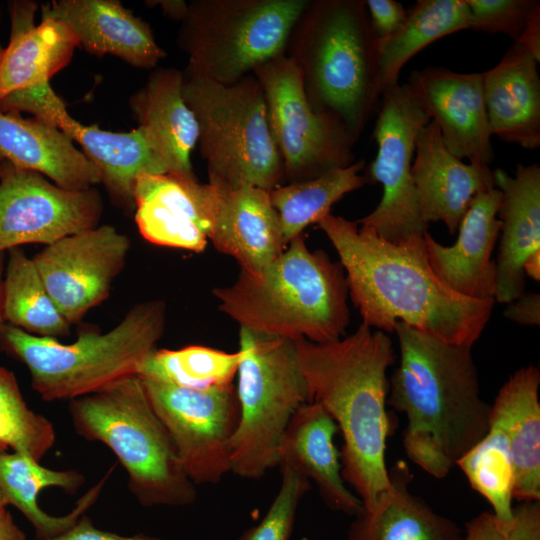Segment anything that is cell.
<instances>
[{
    "label": "cell",
    "mask_w": 540,
    "mask_h": 540,
    "mask_svg": "<svg viewBox=\"0 0 540 540\" xmlns=\"http://www.w3.org/2000/svg\"><path fill=\"white\" fill-rule=\"evenodd\" d=\"M135 221L148 242L194 252L208 244L214 190L195 176L173 173L138 176L134 187Z\"/></svg>",
    "instance_id": "2e32d148"
},
{
    "label": "cell",
    "mask_w": 540,
    "mask_h": 540,
    "mask_svg": "<svg viewBox=\"0 0 540 540\" xmlns=\"http://www.w3.org/2000/svg\"><path fill=\"white\" fill-rule=\"evenodd\" d=\"M394 333L400 364L389 380L387 403L406 416L403 445L410 460L441 479L489 430L490 405L480 396L472 346L403 322Z\"/></svg>",
    "instance_id": "3957f363"
},
{
    "label": "cell",
    "mask_w": 540,
    "mask_h": 540,
    "mask_svg": "<svg viewBox=\"0 0 540 540\" xmlns=\"http://www.w3.org/2000/svg\"><path fill=\"white\" fill-rule=\"evenodd\" d=\"M102 213L99 193L67 190L43 175L4 161L0 176V253L25 244L48 246L94 228Z\"/></svg>",
    "instance_id": "5bb4252c"
},
{
    "label": "cell",
    "mask_w": 540,
    "mask_h": 540,
    "mask_svg": "<svg viewBox=\"0 0 540 540\" xmlns=\"http://www.w3.org/2000/svg\"><path fill=\"white\" fill-rule=\"evenodd\" d=\"M140 380L190 480L195 485L220 482L231 472L230 443L239 417L234 386L191 389Z\"/></svg>",
    "instance_id": "4fadbf2b"
},
{
    "label": "cell",
    "mask_w": 540,
    "mask_h": 540,
    "mask_svg": "<svg viewBox=\"0 0 540 540\" xmlns=\"http://www.w3.org/2000/svg\"><path fill=\"white\" fill-rule=\"evenodd\" d=\"M471 13L472 29L487 33H503L514 40L520 38L538 0H465Z\"/></svg>",
    "instance_id": "ab89813d"
},
{
    "label": "cell",
    "mask_w": 540,
    "mask_h": 540,
    "mask_svg": "<svg viewBox=\"0 0 540 540\" xmlns=\"http://www.w3.org/2000/svg\"><path fill=\"white\" fill-rule=\"evenodd\" d=\"M3 49H4V48H3V47L1 46V44H0V55H1L2 51H3Z\"/></svg>",
    "instance_id": "816d5d0a"
},
{
    "label": "cell",
    "mask_w": 540,
    "mask_h": 540,
    "mask_svg": "<svg viewBox=\"0 0 540 540\" xmlns=\"http://www.w3.org/2000/svg\"><path fill=\"white\" fill-rule=\"evenodd\" d=\"M3 276H4V253H0V327L6 322L3 311Z\"/></svg>",
    "instance_id": "c3c4849f"
},
{
    "label": "cell",
    "mask_w": 540,
    "mask_h": 540,
    "mask_svg": "<svg viewBox=\"0 0 540 540\" xmlns=\"http://www.w3.org/2000/svg\"><path fill=\"white\" fill-rule=\"evenodd\" d=\"M106 477L90 488L67 515L52 516L38 505V494L49 487H57L74 494L85 477L77 470H53L23 454L0 453V489L7 505L16 507L32 524L37 540L55 538L75 525L98 499Z\"/></svg>",
    "instance_id": "f546056e"
},
{
    "label": "cell",
    "mask_w": 540,
    "mask_h": 540,
    "mask_svg": "<svg viewBox=\"0 0 540 540\" xmlns=\"http://www.w3.org/2000/svg\"><path fill=\"white\" fill-rule=\"evenodd\" d=\"M213 293L223 313L259 333L326 343L340 339L349 324L341 263L310 251L302 235L261 270L241 269L232 285Z\"/></svg>",
    "instance_id": "277c9868"
},
{
    "label": "cell",
    "mask_w": 540,
    "mask_h": 540,
    "mask_svg": "<svg viewBox=\"0 0 540 540\" xmlns=\"http://www.w3.org/2000/svg\"><path fill=\"white\" fill-rule=\"evenodd\" d=\"M365 5L372 28L379 39L396 33L407 18L408 12L395 0H368Z\"/></svg>",
    "instance_id": "60d3db41"
},
{
    "label": "cell",
    "mask_w": 540,
    "mask_h": 540,
    "mask_svg": "<svg viewBox=\"0 0 540 540\" xmlns=\"http://www.w3.org/2000/svg\"><path fill=\"white\" fill-rule=\"evenodd\" d=\"M0 159L37 172L67 190L100 183L98 171L60 129L36 118L0 111Z\"/></svg>",
    "instance_id": "f1b7e54d"
},
{
    "label": "cell",
    "mask_w": 540,
    "mask_h": 540,
    "mask_svg": "<svg viewBox=\"0 0 540 540\" xmlns=\"http://www.w3.org/2000/svg\"><path fill=\"white\" fill-rule=\"evenodd\" d=\"M165 319L164 302L145 301L111 330L83 331L68 344L5 323L0 327V351L28 368L32 388L43 400L70 401L138 376L163 334Z\"/></svg>",
    "instance_id": "8992f818"
},
{
    "label": "cell",
    "mask_w": 540,
    "mask_h": 540,
    "mask_svg": "<svg viewBox=\"0 0 540 540\" xmlns=\"http://www.w3.org/2000/svg\"><path fill=\"white\" fill-rule=\"evenodd\" d=\"M279 491L259 524L247 529L238 540H289L300 500L310 489V480L298 471L280 467Z\"/></svg>",
    "instance_id": "74e56055"
},
{
    "label": "cell",
    "mask_w": 540,
    "mask_h": 540,
    "mask_svg": "<svg viewBox=\"0 0 540 540\" xmlns=\"http://www.w3.org/2000/svg\"><path fill=\"white\" fill-rule=\"evenodd\" d=\"M337 431V424L319 403L302 405L283 435L277 466L292 468L312 480L331 510L356 517L364 508L342 477L340 454L333 442Z\"/></svg>",
    "instance_id": "484cf974"
},
{
    "label": "cell",
    "mask_w": 540,
    "mask_h": 540,
    "mask_svg": "<svg viewBox=\"0 0 540 540\" xmlns=\"http://www.w3.org/2000/svg\"><path fill=\"white\" fill-rule=\"evenodd\" d=\"M456 465L471 487L491 504L493 514L504 523L510 522L514 517V472L502 433L489 426L486 435Z\"/></svg>",
    "instance_id": "d590c367"
},
{
    "label": "cell",
    "mask_w": 540,
    "mask_h": 540,
    "mask_svg": "<svg viewBox=\"0 0 540 540\" xmlns=\"http://www.w3.org/2000/svg\"><path fill=\"white\" fill-rule=\"evenodd\" d=\"M158 3H161L164 11L175 19L183 20L188 10V5L184 1H161Z\"/></svg>",
    "instance_id": "bcb514c9"
},
{
    "label": "cell",
    "mask_w": 540,
    "mask_h": 540,
    "mask_svg": "<svg viewBox=\"0 0 540 540\" xmlns=\"http://www.w3.org/2000/svg\"><path fill=\"white\" fill-rule=\"evenodd\" d=\"M43 122L57 127L81 147L110 196L124 207L134 206L133 193L139 175L167 173L138 127L128 132H113L97 125H84L68 113L61 99Z\"/></svg>",
    "instance_id": "d4e9b609"
},
{
    "label": "cell",
    "mask_w": 540,
    "mask_h": 540,
    "mask_svg": "<svg viewBox=\"0 0 540 540\" xmlns=\"http://www.w3.org/2000/svg\"><path fill=\"white\" fill-rule=\"evenodd\" d=\"M41 15L64 22L87 52L116 56L142 69L165 56L150 26L116 0H56Z\"/></svg>",
    "instance_id": "7402d4cb"
},
{
    "label": "cell",
    "mask_w": 540,
    "mask_h": 540,
    "mask_svg": "<svg viewBox=\"0 0 540 540\" xmlns=\"http://www.w3.org/2000/svg\"><path fill=\"white\" fill-rule=\"evenodd\" d=\"M514 44L520 45L540 61V7L533 12L523 33Z\"/></svg>",
    "instance_id": "ee69618b"
},
{
    "label": "cell",
    "mask_w": 540,
    "mask_h": 540,
    "mask_svg": "<svg viewBox=\"0 0 540 540\" xmlns=\"http://www.w3.org/2000/svg\"><path fill=\"white\" fill-rule=\"evenodd\" d=\"M36 10L37 4L31 1L11 5L10 40L0 55V100L49 83L79 46L72 30L58 19L42 16L36 25Z\"/></svg>",
    "instance_id": "603a6c76"
},
{
    "label": "cell",
    "mask_w": 540,
    "mask_h": 540,
    "mask_svg": "<svg viewBox=\"0 0 540 540\" xmlns=\"http://www.w3.org/2000/svg\"><path fill=\"white\" fill-rule=\"evenodd\" d=\"M3 166H4V160L0 159V176H1L2 171H3Z\"/></svg>",
    "instance_id": "f907efd6"
},
{
    "label": "cell",
    "mask_w": 540,
    "mask_h": 540,
    "mask_svg": "<svg viewBox=\"0 0 540 540\" xmlns=\"http://www.w3.org/2000/svg\"><path fill=\"white\" fill-rule=\"evenodd\" d=\"M540 372L528 365L517 370L490 405L489 426L505 438L513 472V499L540 500Z\"/></svg>",
    "instance_id": "83f0119b"
},
{
    "label": "cell",
    "mask_w": 540,
    "mask_h": 540,
    "mask_svg": "<svg viewBox=\"0 0 540 540\" xmlns=\"http://www.w3.org/2000/svg\"><path fill=\"white\" fill-rule=\"evenodd\" d=\"M338 253L363 324L394 332L397 322L443 341L472 346L495 300L461 296L432 270L424 235L388 241L331 213L317 223Z\"/></svg>",
    "instance_id": "6da1fadb"
},
{
    "label": "cell",
    "mask_w": 540,
    "mask_h": 540,
    "mask_svg": "<svg viewBox=\"0 0 540 540\" xmlns=\"http://www.w3.org/2000/svg\"><path fill=\"white\" fill-rule=\"evenodd\" d=\"M500 202L501 192L496 187L478 193L459 224L458 238L452 246H444L424 233L432 270L461 296L494 300L496 263L491 256L501 230L496 217Z\"/></svg>",
    "instance_id": "ac0fdd59"
},
{
    "label": "cell",
    "mask_w": 540,
    "mask_h": 540,
    "mask_svg": "<svg viewBox=\"0 0 540 540\" xmlns=\"http://www.w3.org/2000/svg\"><path fill=\"white\" fill-rule=\"evenodd\" d=\"M381 97L373 131L377 154L364 175L367 183H380L383 194L378 206L356 222L398 242L427 232L411 171L416 136L431 118L409 83L388 89Z\"/></svg>",
    "instance_id": "7c38bea8"
},
{
    "label": "cell",
    "mask_w": 540,
    "mask_h": 540,
    "mask_svg": "<svg viewBox=\"0 0 540 540\" xmlns=\"http://www.w3.org/2000/svg\"><path fill=\"white\" fill-rule=\"evenodd\" d=\"M183 76L182 95L198 122L209 180L267 191L277 187L284 167L258 80L221 84Z\"/></svg>",
    "instance_id": "9c48e42d"
},
{
    "label": "cell",
    "mask_w": 540,
    "mask_h": 540,
    "mask_svg": "<svg viewBox=\"0 0 540 540\" xmlns=\"http://www.w3.org/2000/svg\"><path fill=\"white\" fill-rule=\"evenodd\" d=\"M297 57L313 110L357 140L380 91L379 38L365 1L310 3L301 16Z\"/></svg>",
    "instance_id": "5b68a950"
},
{
    "label": "cell",
    "mask_w": 540,
    "mask_h": 540,
    "mask_svg": "<svg viewBox=\"0 0 540 540\" xmlns=\"http://www.w3.org/2000/svg\"><path fill=\"white\" fill-rule=\"evenodd\" d=\"M414 156L411 173L422 221H442L455 233L475 196L495 188L492 170L454 156L433 120L419 130Z\"/></svg>",
    "instance_id": "d6986e66"
},
{
    "label": "cell",
    "mask_w": 540,
    "mask_h": 540,
    "mask_svg": "<svg viewBox=\"0 0 540 540\" xmlns=\"http://www.w3.org/2000/svg\"><path fill=\"white\" fill-rule=\"evenodd\" d=\"M7 506L6 500L2 494V491L0 489V509L5 508Z\"/></svg>",
    "instance_id": "681fc988"
},
{
    "label": "cell",
    "mask_w": 540,
    "mask_h": 540,
    "mask_svg": "<svg viewBox=\"0 0 540 540\" xmlns=\"http://www.w3.org/2000/svg\"><path fill=\"white\" fill-rule=\"evenodd\" d=\"M463 540H540V503L522 502L507 523L482 512L466 523Z\"/></svg>",
    "instance_id": "f35d334b"
},
{
    "label": "cell",
    "mask_w": 540,
    "mask_h": 540,
    "mask_svg": "<svg viewBox=\"0 0 540 540\" xmlns=\"http://www.w3.org/2000/svg\"><path fill=\"white\" fill-rule=\"evenodd\" d=\"M305 0H210L188 5L179 44L186 76L233 84L282 55Z\"/></svg>",
    "instance_id": "30bf717a"
},
{
    "label": "cell",
    "mask_w": 540,
    "mask_h": 540,
    "mask_svg": "<svg viewBox=\"0 0 540 540\" xmlns=\"http://www.w3.org/2000/svg\"><path fill=\"white\" fill-rule=\"evenodd\" d=\"M492 173L501 192L497 214L502 232L494 300L511 303L524 294L525 261L540 252V167L518 164L513 176L499 168Z\"/></svg>",
    "instance_id": "44dd1931"
},
{
    "label": "cell",
    "mask_w": 540,
    "mask_h": 540,
    "mask_svg": "<svg viewBox=\"0 0 540 540\" xmlns=\"http://www.w3.org/2000/svg\"><path fill=\"white\" fill-rule=\"evenodd\" d=\"M49 540H163L154 536L137 534L122 536L96 528L89 517L83 515L73 527L65 533Z\"/></svg>",
    "instance_id": "b9f144b4"
},
{
    "label": "cell",
    "mask_w": 540,
    "mask_h": 540,
    "mask_svg": "<svg viewBox=\"0 0 540 540\" xmlns=\"http://www.w3.org/2000/svg\"><path fill=\"white\" fill-rule=\"evenodd\" d=\"M503 315L521 325L540 324V295L539 293L523 294L509 303Z\"/></svg>",
    "instance_id": "7bdbcfd3"
},
{
    "label": "cell",
    "mask_w": 540,
    "mask_h": 540,
    "mask_svg": "<svg viewBox=\"0 0 540 540\" xmlns=\"http://www.w3.org/2000/svg\"><path fill=\"white\" fill-rule=\"evenodd\" d=\"M238 351L239 417L230 467L237 476L259 479L278 465L283 435L309 394L294 340L240 327Z\"/></svg>",
    "instance_id": "ba28073f"
},
{
    "label": "cell",
    "mask_w": 540,
    "mask_h": 540,
    "mask_svg": "<svg viewBox=\"0 0 540 540\" xmlns=\"http://www.w3.org/2000/svg\"><path fill=\"white\" fill-rule=\"evenodd\" d=\"M241 354L191 345L176 350L156 348L149 354L138 374L191 389H209L231 385L237 374Z\"/></svg>",
    "instance_id": "e575fe53"
},
{
    "label": "cell",
    "mask_w": 540,
    "mask_h": 540,
    "mask_svg": "<svg viewBox=\"0 0 540 540\" xmlns=\"http://www.w3.org/2000/svg\"><path fill=\"white\" fill-rule=\"evenodd\" d=\"M68 410L79 436L101 442L115 454L127 471L130 492L142 506L195 502L196 485L137 375L70 400Z\"/></svg>",
    "instance_id": "52a82bcc"
},
{
    "label": "cell",
    "mask_w": 540,
    "mask_h": 540,
    "mask_svg": "<svg viewBox=\"0 0 540 540\" xmlns=\"http://www.w3.org/2000/svg\"><path fill=\"white\" fill-rule=\"evenodd\" d=\"M389 474L391 488L372 510L355 517L346 540H463L452 520L409 491L412 476L403 462Z\"/></svg>",
    "instance_id": "4dcf8cb0"
},
{
    "label": "cell",
    "mask_w": 540,
    "mask_h": 540,
    "mask_svg": "<svg viewBox=\"0 0 540 540\" xmlns=\"http://www.w3.org/2000/svg\"><path fill=\"white\" fill-rule=\"evenodd\" d=\"M294 342L309 402L319 403L342 433V477L370 511L392 486L385 460L387 370L396 359L392 341L362 323L343 339Z\"/></svg>",
    "instance_id": "7a4b0ae2"
},
{
    "label": "cell",
    "mask_w": 540,
    "mask_h": 540,
    "mask_svg": "<svg viewBox=\"0 0 540 540\" xmlns=\"http://www.w3.org/2000/svg\"><path fill=\"white\" fill-rule=\"evenodd\" d=\"M408 83L437 124L447 149L470 164L489 167L494 156L482 73L428 67L413 71Z\"/></svg>",
    "instance_id": "e0dca14e"
},
{
    "label": "cell",
    "mask_w": 540,
    "mask_h": 540,
    "mask_svg": "<svg viewBox=\"0 0 540 540\" xmlns=\"http://www.w3.org/2000/svg\"><path fill=\"white\" fill-rule=\"evenodd\" d=\"M183 74L175 68L153 71L130 100L146 142L167 173L193 176L191 152L199 127L183 95Z\"/></svg>",
    "instance_id": "cb8c5ba5"
},
{
    "label": "cell",
    "mask_w": 540,
    "mask_h": 540,
    "mask_svg": "<svg viewBox=\"0 0 540 540\" xmlns=\"http://www.w3.org/2000/svg\"><path fill=\"white\" fill-rule=\"evenodd\" d=\"M465 0H419L401 28L379 39L380 91L394 88L403 66L423 48L451 33L472 29Z\"/></svg>",
    "instance_id": "1f68e13d"
},
{
    "label": "cell",
    "mask_w": 540,
    "mask_h": 540,
    "mask_svg": "<svg viewBox=\"0 0 540 540\" xmlns=\"http://www.w3.org/2000/svg\"><path fill=\"white\" fill-rule=\"evenodd\" d=\"M523 270L525 275H528L535 281L540 280V252L532 254L527 258L523 265Z\"/></svg>",
    "instance_id": "7dc6e473"
},
{
    "label": "cell",
    "mask_w": 540,
    "mask_h": 540,
    "mask_svg": "<svg viewBox=\"0 0 540 540\" xmlns=\"http://www.w3.org/2000/svg\"><path fill=\"white\" fill-rule=\"evenodd\" d=\"M3 311L7 324L33 335L58 339L70 333L71 324L52 300L32 258L20 247L8 250Z\"/></svg>",
    "instance_id": "836d02e7"
},
{
    "label": "cell",
    "mask_w": 540,
    "mask_h": 540,
    "mask_svg": "<svg viewBox=\"0 0 540 540\" xmlns=\"http://www.w3.org/2000/svg\"><path fill=\"white\" fill-rule=\"evenodd\" d=\"M538 63L514 44L496 66L482 73L491 135L528 150L540 147Z\"/></svg>",
    "instance_id": "4316f807"
},
{
    "label": "cell",
    "mask_w": 540,
    "mask_h": 540,
    "mask_svg": "<svg viewBox=\"0 0 540 540\" xmlns=\"http://www.w3.org/2000/svg\"><path fill=\"white\" fill-rule=\"evenodd\" d=\"M0 540H26L24 532L15 524L6 507L0 509Z\"/></svg>",
    "instance_id": "f6af8a7d"
},
{
    "label": "cell",
    "mask_w": 540,
    "mask_h": 540,
    "mask_svg": "<svg viewBox=\"0 0 540 540\" xmlns=\"http://www.w3.org/2000/svg\"><path fill=\"white\" fill-rule=\"evenodd\" d=\"M363 168L364 161L361 160L312 179L270 190L285 245L300 236L308 225L318 223L330 214L332 205L345 194L365 185V175L360 174Z\"/></svg>",
    "instance_id": "d6a6232c"
},
{
    "label": "cell",
    "mask_w": 540,
    "mask_h": 540,
    "mask_svg": "<svg viewBox=\"0 0 540 540\" xmlns=\"http://www.w3.org/2000/svg\"><path fill=\"white\" fill-rule=\"evenodd\" d=\"M55 439L53 424L28 407L13 372L0 366V453H19L40 462Z\"/></svg>",
    "instance_id": "8d00e7d4"
},
{
    "label": "cell",
    "mask_w": 540,
    "mask_h": 540,
    "mask_svg": "<svg viewBox=\"0 0 540 540\" xmlns=\"http://www.w3.org/2000/svg\"><path fill=\"white\" fill-rule=\"evenodd\" d=\"M284 171L299 181L352 164L355 142L335 119L317 113L293 58L278 56L254 69Z\"/></svg>",
    "instance_id": "8fae6325"
},
{
    "label": "cell",
    "mask_w": 540,
    "mask_h": 540,
    "mask_svg": "<svg viewBox=\"0 0 540 540\" xmlns=\"http://www.w3.org/2000/svg\"><path fill=\"white\" fill-rule=\"evenodd\" d=\"M130 242L101 225L44 246L32 260L52 300L72 325L101 304L124 267Z\"/></svg>",
    "instance_id": "9a60e30c"
},
{
    "label": "cell",
    "mask_w": 540,
    "mask_h": 540,
    "mask_svg": "<svg viewBox=\"0 0 540 540\" xmlns=\"http://www.w3.org/2000/svg\"><path fill=\"white\" fill-rule=\"evenodd\" d=\"M214 190V211L209 241L236 259L241 269L259 271L286 246L269 191L230 186L209 180Z\"/></svg>",
    "instance_id": "ffe728a7"
}]
</instances>
